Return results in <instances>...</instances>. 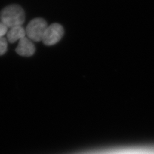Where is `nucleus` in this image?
<instances>
[{
    "label": "nucleus",
    "instance_id": "f03ea898",
    "mask_svg": "<svg viewBox=\"0 0 154 154\" xmlns=\"http://www.w3.org/2000/svg\"><path fill=\"white\" fill-rule=\"evenodd\" d=\"M48 26V23L44 19L35 18L28 23L25 29L26 36L32 41H42Z\"/></svg>",
    "mask_w": 154,
    "mask_h": 154
},
{
    "label": "nucleus",
    "instance_id": "423d86ee",
    "mask_svg": "<svg viewBox=\"0 0 154 154\" xmlns=\"http://www.w3.org/2000/svg\"><path fill=\"white\" fill-rule=\"evenodd\" d=\"M8 40L4 37L0 38V55L5 54L8 50Z\"/></svg>",
    "mask_w": 154,
    "mask_h": 154
},
{
    "label": "nucleus",
    "instance_id": "20e7f679",
    "mask_svg": "<svg viewBox=\"0 0 154 154\" xmlns=\"http://www.w3.org/2000/svg\"><path fill=\"white\" fill-rule=\"evenodd\" d=\"M16 53L22 57H31L35 52V48L32 41L27 37L20 39L17 47Z\"/></svg>",
    "mask_w": 154,
    "mask_h": 154
},
{
    "label": "nucleus",
    "instance_id": "0eeeda50",
    "mask_svg": "<svg viewBox=\"0 0 154 154\" xmlns=\"http://www.w3.org/2000/svg\"><path fill=\"white\" fill-rule=\"evenodd\" d=\"M8 32V28L0 21V38L4 37Z\"/></svg>",
    "mask_w": 154,
    "mask_h": 154
},
{
    "label": "nucleus",
    "instance_id": "f257e3e1",
    "mask_svg": "<svg viewBox=\"0 0 154 154\" xmlns=\"http://www.w3.org/2000/svg\"><path fill=\"white\" fill-rule=\"evenodd\" d=\"M25 19L24 11L16 4L7 6L0 12V21L8 28L22 26Z\"/></svg>",
    "mask_w": 154,
    "mask_h": 154
},
{
    "label": "nucleus",
    "instance_id": "39448f33",
    "mask_svg": "<svg viewBox=\"0 0 154 154\" xmlns=\"http://www.w3.org/2000/svg\"><path fill=\"white\" fill-rule=\"evenodd\" d=\"M7 40L11 44L26 37V30L22 26H17L11 28L6 34Z\"/></svg>",
    "mask_w": 154,
    "mask_h": 154
},
{
    "label": "nucleus",
    "instance_id": "7ed1b4c3",
    "mask_svg": "<svg viewBox=\"0 0 154 154\" xmlns=\"http://www.w3.org/2000/svg\"><path fill=\"white\" fill-rule=\"evenodd\" d=\"M64 34V29L60 23L51 24L46 30L42 42L47 46H51L57 44Z\"/></svg>",
    "mask_w": 154,
    "mask_h": 154
}]
</instances>
